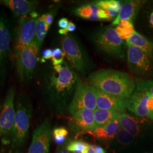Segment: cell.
Returning a JSON list of instances; mask_svg holds the SVG:
<instances>
[{
  "label": "cell",
  "instance_id": "obj_37",
  "mask_svg": "<svg viewBox=\"0 0 153 153\" xmlns=\"http://www.w3.org/2000/svg\"><path fill=\"white\" fill-rule=\"evenodd\" d=\"M66 143H67V142L63 145L58 146L55 153H71L67 150Z\"/></svg>",
  "mask_w": 153,
  "mask_h": 153
},
{
  "label": "cell",
  "instance_id": "obj_23",
  "mask_svg": "<svg viewBox=\"0 0 153 153\" xmlns=\"http://www.w3.org/2000/svg\"><path fill=\"white\" fill-rule=\"evenodd\" d=\"M119 36L122 40H128L134 32L133 22L129 21H122L115 29Z\"/></svg>",
  "mask_w": 153,
  "mask_h": 153
},
{
  "label": "cell",
  "instance_id": "obj_18",
  "mask_svg": "<svg viewBox=\"0 0 153 153\" xmlns=\"http://www.w3.org/2000/svg\"><path fill=\"white\" fill-rule=\"evenodd\" d=\"M118 120L121 129L128 132L133 137L137 136L141 131V120L135 116L120 112L118 116Z\"/></svg>",
  "mask_w": 153,
  "mask_h": 153
},
{
  "label": "cell",
  "instance_id": "obj_38",
  "mask_svg": "<svg viewBox=\"0 0 153 153\" xmlns=\"http://www.w3.org/2000/svg\"><path fill=\"white\" fill-rule=\"evenodd\" d=\"M30 16H31V18H34V19H38L39 18L38 14L37 13L36 11H33L30 14Z\"/></svg>",
  "mask_w": 153,
  "mask_h": 153
},
{
  "label": "cell",
  "instance_id": "obj_19",
  "mask_svg": "<svg viewBox=\"0 0 153 153\" xmlns=\"http://www.w3.org/2000/svg\"><path fill=\"white\" fill-rule=\"evenodd\" d=\"M126 44H131L141 49L153 59V43L140 33L134 31L129 39L126 40Z\"/></svg>",
  "mask_w": 153,
  "mask_h": 153
},
{
  "label": "cell",
  "instance_id": "obj_3",
  "mask_svg": "<svg viewBox=\"0 0 153 153\" xmlns=\"http://www.w3.org/2000/svg\"><path fill=\"white\" fill-rule=\"evenodd\" d=\"M33 103L26 94L21 93L15 100V119L11 132L9 153H22L27 141L33 115Z\"/></svg>",
  "mask_w": 153,
  "mask_h": 153
},
{
  "label": "cell",
  "instance_id": "obj_15",
  "mask_svg": "<svg viewBox=\"0 0 153 153\" xmlns=\"http://www.w3.org/2000/svg\"><path fill=\"white\" fill-rule=\"evenodd\" d=\"M72 116L71 126L74 129L85 132H93L95 131L96 126L94 111L88 109H80Z\"/></svg>",
  "mask_w": 153,
  "mask_h": 153
},
{
  "label": "cell",
  "instance_id": "obj_28",
  "mask_svg": "<svg viewBox=\"0 0 153 153\" xmlns=\"http://www.w3.org/2000/svg\"><path fill=\"white\" fill-rule=\"evenodd\" d=\"M116 137L117 141L120 143L124 145H127L133 142L134 137L125 130L120 129V130L116 134Z\"/></svg>",
  "mask_w": 153,
  "mask_h": 153
},
{
  "label": "cell",
  "instance_id": "obj_27",
  "mask_svg": "<svg viewBox=\"0 0 153 153\" xmlns=\"http://www.w3.org/2000/svg\"><path fill=\"white\" fill-rule=\"evenodd\" d=\"M120 126L118 120V116L104 126L108 140L113 139L116 136V134L120 130Z\"/></svg>",
  "mask_w": 153,
  "mask_h": 153
},
{
  "label": "cell",
  "instance_id": "obj_40",
  "mask_svg": "<svg viewBox=\"0 0 153 153\" xmlns=\"http://www.w3.org/2000/svg\"><path fill=\"white\" fill-rule=\"evenodd\" d=\"M0 153H4V150H3V149H1V152H0Z\"/></svg>",
  "mask_w": 153,
  "mask_h": 153
},
{
  "label": "cell",
  "instance_id": "obj_9",
  "mask_svg": "<svg viewBox=\"0 0 153 153\" xmlns=\"http://www.w3.org/2000/svg\"><path fill=\"white\" fill-rule=\"evenodd\" d=\"M126 45L128 65L131 71L141 76L150 73L153 69V59L141 49L131 44Z\"/></svg>",
  "mask_w": 153,
  "mask_h": 153
},
{
  "label": "cell",
  "instance_id": "obj_35",
  "mask_svg": "<svg viewBox=\"0 0 153 153\" xmlns=\"http://www.w3.org/2000/svg\"><path fill=\"white\" fill-rule=\"evenodd\" d=\"M41 17L42 18V19L44 20L45 23L48 25V26L50 27L53 21V18H54L53 14L51 13H47L43 14Z\"/></svg>",
  "mask_w": 153,
  "mask_h": 153
},
{
  "label": "cell",
  "instance_id": "obj_13",
  "mask_svg": "<svg viewBox=\"0 0 153 153\" xmlns=\"http://www.w3.org/2000/svg\"><path fill=\"white\" fill-rule=\"evenodd\" d=\"M10 33L5 21L0 18V83L5 79L7 61L10 54Z\"/></svg>",
  "mask_w": 153,
  "mask_h": 153
},
{
  "label": "cell",
  "instance_id": "obj_22",
  "mask_svg": "<svg viewBox=\"0 0 153 153\" xmlns=\"http://www.w3.org/2000/svg\"><path fill=\"white\" fill-rule=\"evenodd\" d=\"M49 28L48 25L42 19L41 16H39L38 19L35 37L34 39V42L36 45L39 52Z\"/></svg>",
  "mask_w": 153,
  "mask_h": 153
},
{
  "label": "cell",
  "instance_id": "obj_17",
  "mask_svg": "<svg viewBox=\"0 0 153 153\" xmlns=\"http://www.w3.org/2000/svg\"><path fill=\"white\" fill-rule=\"evenodd\" d=\"M145 2V1L141 0L126 1L124 2L122 5L120 11L112 22V25L117 26L122 21H129L133 22Z\"/></svg>",
  "mask_w": 153,
  "mask_h": 153
},
{
  "label": "cell",
  "instance_id": "obj_14",
  "mask_svg": "<svg viewBox=\"0 0 153 153\" xmlns=\"http://www.w3.org/2000/svg\"><path fill=\"white\" fill-rule=\"evenodd\" d=\"M94 90L97 108L122 112L126 108L128 99L117 97L95 88Z\"/></svg>",
  "mask_w": 153,
  "mask_h": 153
},
{
  "label": "cell",
  "instance_id": "obj_21",
  "mask_svg": "<svg viewBox=\"0 0 153 153\" xmlns=\"http://www.w3.org/2000/svg\"><path fill=\"white\" fill-rule=\"evenodd\" d=\"M99 9V7L91 3L76 7L74 10V13L76 16L82 18L93 21H98L99 19L97 14Z\"/></svg>",
  "mask_w": 153,
  "mask_h": 153
},
{
  "label": "cell",
  "instance_id": "obj_6",
  "mask_svg": "<svg viewBox=\"0 0 153 153\" xmlns=\"http://www.w3.org/2000/svg\"><path fill=\"white\" fill-rule=\"evenodd\" d=\"M39 51L34 42L21 49L15 50V61L17 76L22 82L32 78L39 61Z\"/></svg>",
  "mask_w": 153,
  "mask_h": 153
},
{
  "label": "cell",
  "instance_id": "obj_30",
  "mask_svg": "<svg viewBox=\"0 0 153 153\" xmlns=\"http://www.w3.org/2000/svg\"><path fill=\"white\" fill-rule=\"evenodd\" d=\"M136 83L140 85L144 88H145L150 96L153 97V80L143 81L141 79H136Z\"/></svg>",
  "mask_w": 153,
  "mask_h": 153
},
{
  "label": "cell",
  "instance_id": "obj_36",
  "mask_svg": "<svg viewBox=\"0 0 153 153\" xmlns=\"http://www.w3.org/2000/svg\"><path fill=\"white\" fill-rule=\"evenodd\" d=\"M69 21L66 18H62L58 22V26L61 29H65L68 27Z\"/></svg>",
  "mask_w": 153,
  "mask_h": 153
},
{
  "label": "cell",
  "instance_id": "obj_8",
  "mask_svg": "<svg viewBox=\"0 0 153 153\" xmlns=\"http://www.w3.org/2000/svg\"><path fill=\"white\" fill-rule=\"evenodd\" d=\"M97 108L94 88L82 82L79 79L68 111L73 115L80 109H88L95 111Z\"/></svg>",
  "mask_w": 153,
  "mask_h": 153
},
{
  "label": "cell",
  "instance_id": "obj_31",
  "mask_svg": "<svg viewBox=\"0 0 153 153\" xmlns=\"http://www.w3.org/2000/svg\"><path fill=\"white\" fill-rule=\"evenodd\" d=\"M76 30V26L73 22L69 21L68 27L65 29H60L59 30V33L61 35H65L68 33L74 32Z\"/></svg>",
  "mask_w": 153,
  "mask_h": 153
},
{
  "label": "cell",
  "instance_id": "obj_34",
  "mask_svg": "<svg viewBox=\"0 0 153 153\" xmlns=\"http://www.w3.org/2000/svg\"><path fill=\"white\" fill-rule=\"evenodd\" d=\"M148 116L149 119L153 120V97L150 96L148 103Z\"/></svg>",
  "mask_w": 153,
  "mask_h": 153
},
{
  "label": "cell",
  "instance_id": "obj_7",
  "mask_svg": "<svg viewBox=\"0 0 153 153\" xmlns=\"http://www.w3.org/2000/svg\"><path fill=\"white\" fill-rule=\"evenodd\" d=\"M16 90L11 86L8 90L0 109V146L9 145L15 119Z\"/></svg>",
  "mask_w": 153,
  "mask_h": 153
},
{
  "label": "cell",
  "instance_id": "obj_26",
  "mask_svg": "<svg viewBox=\"0 0 153 153\" xmlns=\"http://www.w3.org/2000/svg\"><path fill=\"white\" fill-rule=\"evenodd\" d=\"M68 135V131L65 127L55 128L52 131L53 140L58 146L65 143Z\"/></svg>",
  "mask_w": 153,
  "mask_h": 153
},
{
  "label": "cell",
  "instance_id": "obj_12",
  "mask_svg": "<svg viewBox=\"0 0 153 153\" xmlns=\"http://www.w3.org/2000/svg\"><path fill=\"white\" fill-rule=\"evenodd\" d=\"M150 97L145 88L136 83L134 91L128 99L126 108L138 117H146L148 116V103Z\"/></svg>",
  "mask_w": 153,
  "mask_h": 153
},
{
  "label": "cell",
  "instance_id": "obj_32",
  "mask_svg": "<svg viewBox=\"0 0 153 153\" xmlns=\"http://www.w3.org/2000/svg\"><path fill=\"white\" fill-rule=\"evenodd\" d=\"M52 51L51 49H44L43 52H42V57L40 59V61L42 63L45 62L46 60H49L52 58Z\"/></svg>",
  "mask_w": 153,
  "mask_h": 153
},
{
  "label": "cell",
  "instance_id": "obj_24",
  "mask_svg": "<svg viewBox=\"0 0 153 153\" xmlns=\"http://www.w3.org/2000/svg\"><path fill=\"white\" fill-rule=\"evenodd\" d=\"M88 143L79 140H73L66 143L67 150L72 153H88Z\"/></svg>",
  "mask_w": 153,
  "mask_h": 153
},
{
  "label": "cell",
  "instance_id": "obj_2",
  "mask_svg": "<svg viewBox=\"0 0 153 153\" xmlns=\"http://www.w3.org/2000/svg\"><path fill=\"white\" fill-rule=\"evenodd\" d=\"M90 86L121 98L129 99L136 88V81L123 71L104 69L94 71L88 76Z\"/></svg>",
  "mask_w": 153,
  "mask_h": 153
},
{
  "label": "cell",
  "instance_id": "obj_29",
  "mask_svg": "<svg viewBox=\"0 0 153 153\" xmlns=\"http://www.w3.org/2000/svg\"><path fill=\"white\" fill-rule=\"evenodd\" d=\"M65 54L62 49L60 48H56L52 51L51 60L53 66L61 65L64 61Z\"/></svg>",
  "mask_w": 153,
  "mask_h": 153
},
{
  "label": "cell",
  "instance_id": "obj_20",
  "mask_svg": "<svg viewBox=\"0 0 153 153\" xmlns=\"http://www.w3.org/2000/svg\"><path fill=\"white\" fill-rule=\"evenodd\" d=\"M120 112L112 110L97 108L94 111L95 126L98 127H104L110 121L117 117Z\"/></svg>",
  "mask_w": 153,
  "mask_h": 153
},
{
  "label": "cell",
  "instance_id": "obj_4",
  "mask_svg": "<svg viewBox=\"0 0 153 153\" xmlns=\"http://www.w3.org/2000/svg\"><path fill=\"white\" fill-rule=\"evenodd\" d=\"M90 40L95 49L105 56L117 59L124 57V42L114 28L106 27L97 30L91 34Z\"/></svg>",
  "mask_w": 153,
  "mask_h": 153
},
{
  "label": "cell",
  "instance_id": "obj_5",
  "mask_svg": "<svg viewBox=\"0 0 153 153\" xmlns=\"http://www.w3.org/2000/svg\"><path fill=\"white\" fill-rule=\"evenodd\" d=\"M61 45L69 65L74 71L85 76L92 69V61L75 36L70 33L62 35Z\"/></svg>",
  "mask_w": 153,
  "mask_h": 153
},
{
  "label": "cell",
  "instance_id": "obj_10",
  "mask_svg": "<svg viewBox=\"0 0 153 153\" xmlns=\"http://www.w3.org/2000/svg\"><path fill=\"white\" fill-rule=\"evenodd\" d=\"M52 137L51 121L45 119L33 132L32 142L27 153H48Z\"/></svg>",
  "mask_w": 153,
  "mask_h": 153
},
{
  "label": "cell",
  "instance_id": "obj_16",
  "mask_svg": "<svg viewBox=\"0 0 153 153\" xmlns=\"http://www.w3.org/2000/svg\"><path fill=\"white\" fill-rule=\"evenodd\" d=\"M0 4L9 8L14 16L22 18L35 11L38 2L28 0H3L0 1Z\"/></svg>",
  "mask_w": 153,
  "mask_h": 153
},
{
  "label": "cell",
  "instance_id": "obj_25",
  "mask_svg": "<svg viewBox=\"0 0 153 153\" xmlns=\"http://www.w3.org/2000/svg\"><path fill=\"white\" fill-rule=\"evenodd\" d=\"M94 5L103 10L113 9L119 13L120 11L122 4L120 1L116 0H101L93 2Z\"/></svg>",
  "mask_w": 153,
  "mask_h": 153
},
{
  "label": "cell",
  "instance_id": "obj_1",
  "mask_svg": "<svg viewBox=\"0 0 153 153\" xmlns=\"http://www.w3.org/2000/svg\"><path fill=\"white\" fill-rule=\"evenodd\" d=\"M79 77L65 61L59 65L48 66L39 74L38 84L45 103L57 114L68 111Z\"/></svg>",
  "mask_w": 153,
  "mask_h": 153
},
{
  "label": "cell",
  "instance_id": "obj_33",
  "mask_svg": "<svg viewBox=\"0 0 153 153\" xmlns=\"http://www.w3.org/2000/svg\"><path fill=\"white\" fill-rule=\"evenodd\" d=\"M88 153H106L103 148L97 146L89 145Z\"/></svg>",
  "mask_w": 153,
  "mask_h": 153
},
{
  "label": "cell",
  "instance_id": "obj_39",
  "mask_svg": "<svg viewBox=\"0 0 153 153\" xmlns=\"http://www.w3.org/2000/svg\"><path fill=\"white\" fill-rule=\"evenodd\" d=\"M149 22H150V25L151 27H152L153 28V11L152 13V14H150Z\"/></svg>",
  "mask_w": 153,
  "mask_h": 153
},
{
  "label": "cell",
  "instance_id": "obj_11",
  "mask_svg": "<svg viewBox=\"0 0 153 153\" xmlns=\"http://www.w3.org/2000/svg\"><path fill=\"white\" fill-rule=\"evenodd\" d=\"M38 19L30 16L20 18L15 38V50L30 45L34 41Z\"/></svg>",
  "mask_w": 153,
  "mask_h": 153
}]
</instances>
